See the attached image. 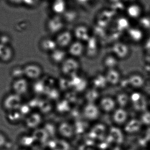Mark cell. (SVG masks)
Masks as SVG:
<instances>
[{
  "mask_svg": "<svg viewBox=\"0 0 150 150\" xmlns=\"http://www.w3.org/2000/svg\"><path fill=\"white\" fill-rule=\"evenodd\" d=\"M57 47L67 49L75 40L72 31L65 29L54 37Z\"/></svg>",
  "mask_w": 150,
  "mask_h": 150,
  "instance_id": "277c9868",
  "label": "cell"
},
{
  "mask_svg": "<svg viewBox=\"0 0 150 150\" xmlns=\"http://www.w3.org/2000/svg\"><path fill=\"white\" fill-rule=\"evenodd\" d=\"M59 67L63 76L71 78L79 73L81 65L79 60L69 56Z\"/></svg>",
  "mask_w": 150,
  "mask_h": 150,
  "instance_id": "6da1fadb",
  "label": "cell"
},
{
  "mask_svg": "<svg viewBox=\"0 0 150 150\" xmlns=\"http://www.w3.org/2000/svg\"><path fill=\"white\" fill-rule=\"evenodd\" d=\"M143 7L137 2L130 4L126 9V13L129 18L138 20L143 16Z\"/></svg>",
  "mask_w": 150,
  "mask_h": 150,
  "instance_id": "5bb4252c",
  "label": "cell"
},
{
  "mask_svg": "<svg viewBox=\"0 0 150 150\" xmlns=\"http://www.w3.org/2000/svg\"><path fill=\"white\" fill-rule=\"evenodd\" d=\"M85 44V56L89 59H93L97 57L100 50V45L97 37L92 35Z\"/></svg>",
  "mask_w": 150,
  "mask_h": 150,
  "instance_id": "8992f818",
  "label": "cell"
},
{
  "mask_svg": "<svg viewBox=\"0 0 150 150\" xmlns=\"http://www.w3.org/2000/svg\"><path fill=\"white\" fill-rule=\"evenodd\" d=\"M120 60L111 53L105 55L102 60V64L106 70L117 68Z\"/></svg>",
  "mask_w": 150,
  "mask_h": 150,
  "instance_id": "d6986e66",
  "label": "cell"
},
{
  "mask_svg": "<svg viewBox=\"0 0 150 150\" xmlns=\"http://www.w3.org/2000/svg\"><path fill=\"white\" fill-rule=\"evenodd\" d=\"M130 103L134 108L138 111L145 112L147 108V102L145 98L141 93L135 92L130 96Z\"/></svg>",
  "mask_w": 150,
  "mask_h": 150,
  "instance_id": "4fadbf2b",
  "label": "cell"
},
{
  "mask_svg": "<svg viewBox=\"0 0 150 150\" xmlns=\"http://www.w3.org/2000/svg\"><path fill=\"white\" fill-rule=\"evenodd\" d=\"M104 74L108 85L110 86L119 85L122 79L121 73L118 68L106 70Z\"/></svg>",
  "mask_w": 150,
  "mask_h": 150,
  "instance_id": "9a60e30c",
  "label": "cell"
},
{
  "mask_svg": "<svg viewBox=\"0 0 150 150\" xmlns=\"http://www.w3.org/2000/svg\"><path fill=\"white\" fill-rule=\"evenodd\" d=\"M142 125L140 120L135 119L129 120L124 125V131L129 134H136L141 130Z\"/></svg>",
  "mask_w": 150,
  "mask_h": 150,
  "instance_id": "e0dca14e",
  "label": "cell"
},
{
  "mask_svg": "<svg viewBox=\"0 0 150 150\" xmlns=\"http://www.w3.org/2000/svg\"><path fill=\"white\" fill-rule=\"evenodd\" d=\"M72 32L75 40L84 43L92 36L90 28L86 25L83 24L77 25L75 26Z\"/></svg>",
  "mask_w": 150,
  "mask_h": 150,
  "instance_id": "ba28073f",
  "label": "cell"
},
{
  "mask_svg": "<svg viewBox=\"0 0 150 150\" xmlns=\"http://www.w3.org/2000/svg\"><path fill=\"white\" fill-rule=\"evenodd\" d=\"M130 49L127 44L122 41H116L111 46V53L120 60L127 59L129 56Z\"/></svg>",
  "mask_w": 150,
  "mask_h": 150,
  "instance_id": "5b68a950",
  "label": "cell"
},
{
  "mask_svg": "<svg viewBox=\"0 0 150 150\" xmlns=\"http://www.w3.org/2000/svg\"><path fill=\"white\" fill-rule=\"evenodd\" d=\"M39 47L42 52L49 54L58 47L54 37L49 35L40 39Z\"/></svg>",
  "mask_w": 150,
  "mask_h": 150,
  "instance_id": "7c38bea8",
  "label": "cell"
},
{
  "mask_svg": "<svg viewBox=\"0 0 150 150\" xmlns=\"http://www.w3.org/2000/svg\"><path fill=\"white\" fill-rule=\"evenodd\" d=\"M67 50L69 56L79 60L85 56V44L83 42L75 40Z\"/></svg>",
  "mask_w": 150,
  "mask_h": 150,
  "instance_id": "9c48e42d",
  "label": "cell"
},
{
  "mask_svg": "<svg viewBox=\"0 0 150 150\" xmlns=\"http://www.w3.org/2000/svg\"><path fill=\"white\" fill-rule=\"evenodd\" d=\"M141 122L142 124L150 126V112H144L141 116Z\"/></svg>",
  "mask_w": 150,
  "mask_h": 150,
  "instance_id": "cb8c5ba5",
  "label": "cell"
},
{
  "mask_svg": "<svg viewBox=\"0 0 150 150\" xmlns=\"http://www.w3.org/2000/svg\"><path fill=\"white\" fill-rule=\"evenodd\" d=\"M85 99L86 103H97L100 98V91L91 87L86 90Z\"/></svg>",
  "mask_w": 150,
  "mask_h": 150,
  "instance_id": "7402d4cb",
  "label": "cell"
},
{
  "mask_svg": "<svg viewBox=\"0 0 150 150\" xmlns=\"http://www.w3.org/2000/svg\"><path fill=\"white\" fill-rule=\"evenodd\" d=\"M101 113L97 103H86L81 110V114L83 119L90 122L98 119Z\"/></svg>",
  "mask_w": 150,
  "mask_h": 150,
  "instance_id": "3957f363",
  "label": "cell"
},
{
  "mask_svg": "<svg viewBox=\"0 0 150 150\" xmlns=\"http://www.w3.org/2000/svg\"><path fill=\"white\" fill-rule=\"evenodd\" d=\"M91 87L100 91L108 86L105 74L98 73L93 76L91 80Z\"/></svg>",
  "mask_w": 150,
  "mask_h": 150,
  "instance_id": "2e32d148",
  "label": "cell"
},
{
  "mask_svg": "<svg viewBox=\"0 0 150 150\" xmlns=\"http://www.w3.org/2000/svg\"><path fill=\"white\" fill-rule=\"evenodd\" d=\"M97 104L101 113H104L111 114L117 107L115 97L110 96L100 97Z\"/></svg>",
  "mask_w": 150,
  "mask_h": 150,
  "instance_id": "52a82bcc",
  "label": "cell"
},
{
  "mask_svg": "<svg viewBox=\"0 0 150 150\" xmlns=\"http://www.w3.org/2000/svg\"><path fill=\"white\" fill-rule=\"evenodd\" d=\"M149 16H150V14H149Z\"/></svg>",
  "mask_w": 150,
  "mask_h": 150,
  "instance_id": "d4e9b609",
  "label": "cell"
},
{
  "mask_svg": "<svg viewBox=\"0 0 150 150\" xmlns=\"http://www.w3.org/2000/svg\"><path fill=\"white\" fill-rule=\"evenodd\" d=\"M127 78L129 86L135 89L142 88L145 84L144 78L138 74H132Z\"/></svg>",
  "mask_w": 150,
  "mask_h": 150,
  "instance_id": "44dd1931",
  "label": "cell"
},
{
  "mask_svg": "<svg viewBox=\"0 0 150 150\" xmlns=\"http://www.w3.org/2000/svg\"><path fill=\"white\" fill-rule=\"evenodd\" d=\"M111 115L112 122L118 127L125 125L128 120V113L125 108L117 107Z\"/></svg>",
  "mask_w": 150,
  "mask_h": 150,
  "instance_id": "30bf717a",
  "label": "cell"
},
{
  "mask_svg": "<svg viewBox=\"0 0 150 150\" xmlns=\"http://www.w3.org/2000/svg\"><path fill=\"white\" fill-rule=\"evenodd\" d=\"M117 107L125 108L130 103V96L125 92L118 93L115 97Z\"/></svg>",
  "mask_w": 150,
  "mask_h": 150,
  "instance_id": "603a6c76",
  "label": "cell"
},
{
  "mask_svg": "<svg viewBox=\"0 0 150 150\" xmlns=\"http://www.w3.org/2000/svg\"><path fill=\"white\" fill-rule=\"evenodd\" d=\"M143 30L138 27H129L127 30L129 38L134 43H139L142 41L144 37Z\"/></svg>",
  "mask_w": 150,
  "mask_h": 150,
  "instance_id": "ac0fdd59",
  "label": "cell"
},
{
  "mask_svg": "<svg viewBox=\"0 0 150 150\" xmlns=\"http://www.w3.org/2000/svg\"></svg>",
  "mask_w": 150,
  "mask_h": 150,
  "instance_id": "484cf974",
  "label": "cell"
},
{
  "mask_svg": "<svg viewBox=\"0 0 150 150\" xmlns=\"http://www.w3.org/2000/svg\"><path fill=\"white\" fill-rule=\"evenodd\" d=\"M53 15L62 16L67 9L66 0H53L51 4Z\"/></svg>",
  "mask_w": 150,
  "mask_h": 150,
  "instance_id": "ffe728a7",
  "label": "cell"
},
{
  "mask_svg": "<svg viewBox=\"0 0 150 150\" xmlns=\"http://www.w3.org/2000/svg\"><path fill=\"white\" fill-rule=\"evenodd\" d=\"M66 24L62 16L53 15L47 19L46 27L49 35L54 37L58 33L66 29Z\"/></svg>",
  "mask_w": 150,
  "mask_h": 150,
  "instance_id": "7a4b0ae2",
  "label": "cell"
},
{
  "mask_svg": "<svg viewBox=\"0 0 150 150\" xmlns=\"http://www.w3.org/2000/svg\"><path fill=\"white\" fill-rule=\"evenodd\" d=\"M48 55L51 62L54 65L59 66L69 56L67 49L58 47Z\"/></svg>",
  "mask_w": 150,
  "mask_h": 150,
  "instance_id": "8fae6325",
  "label": "cell"
}]
</instances>
